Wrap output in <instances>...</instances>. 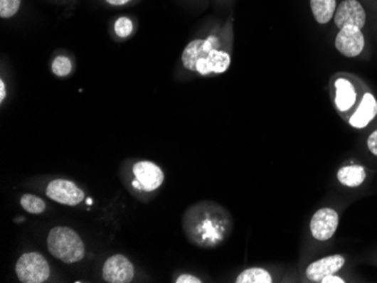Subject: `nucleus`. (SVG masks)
<instances>
[{
    "label": "nucleus",
    "mask_w": 377,
    "mask_h": 283,
    "mask_svg": "<svg viewBox=\"0 0 377 283\" xmlns=\"http://www.w3.org/2000/svg\"><path fill=\"white\" fill-rule=\"evenodd\" d=\"M218 46V40L215 36L190 42L182 53L184 67L201 76L223 74L230 68V55L219 50Z\"/></svg>",
    "instance_id": "f257e3e1"
},
{
    "label": "nucleus",
    "mask_w": 377,
    "mask_h": 283,
    "mask_svg": "<svg viewBox=\"0 0 377 283\" xmlns=\"http://www.w3.org/2000/svg\"><path fill=\"white\" fill-rule=\"evenodd\" d=\"M48 250L55 259L63 263H76L85 256V245L73 229L68 227H55L48 235Z\"/></svg>",
    "instance_id": "f03ea898"
},
{
    "label": "nucleus",
    "mask_w": 377,
    "mask_h": 283,
    "mask_svg": "<svg viewBox=\"0 0 377 283\" xmlns=\"http://www.w3.org/2000/svg\"><path fill=\"white\" fill-rule=\"evenodd\" d=\"M17 278L23 283H42L49 279L50 265L40 253H25L19 257L16 267Z\"/></svg>",
    "instance_id": "7ed1b4c3"
},
{
    "label": "nucleus",
    "mask_w": 377,
    "mask_h": 283,
    "mask_svg": "<svg viewBox=\"0 0 377 283\" xmlns=\"http://www.w3.org/2000/svg\"><path fill=\"white\" fill-rule=\"evenodd\" d=\"M134 181L132 186L137 190L152 192L157 190L164 182V173L152 161H138L132 167Z\"/></svg>",
    "instance_id": "20e7f679"
},
{
    "label": "nucleus",
    "mask_w": 377,
    "mask_h": 283,
    "mask_svg": "<svg viewBox=\"0 0 377 283\" xmlns=\"http://www.w3.org/2000/svg\"><path fill=\"white\" fill-rule=\"evenodd\" d=\"M46 193L53 201L70 207L80 205L85 199V194L74 182L61 178L51 181L48 184Z\"/></svg>",
    "instance_id": "39448f33"
},
{
    "label": "nucleus",
    "mask_w": 377,
    "mask_h": 283,
    "mask_svg": "<svg viewBox=\"0 0 377 283\" xmlns=\"http://www.w3.org/2000/svg\"><path fill=\"white\" fill-rule=\"evenodd\" d=\"M339 225V215L336 210L323 208L317 210L311 219L312 236L320 242H326L336 234Z\"/></svg>",
    "instance_id": "423d86ee"
},
{
    "label": "nucleus",
    "mask_w": 377,
    "mask_h": 283,
    "mask_svg": "<svg viewBox=\"0 0 377 283\" xmlns=\"http://www.w3.org/2000/svg\"><path fill=\"white\" fill-rule=\"evenodd\" d=\"M134 267L122 254H115L103 265V279L109 283H129L134 279Z\"/></svg>",
    "instance_id": "0eeeda50"
},
{
    "label": "nucleus",
    "mask_w": 377,
    "mask_h": 283,
    "mask_svg": "<svg viewBox=\"0 0 377 283\" xmlns=\"http://www.w3.org/2000/svg\"><path fill=\"white\" fill-rule=\"evenodd\" d=\"M365 38L361 28L347 25L340 28L336 38V48L344 57L354 58L361 55Z\"/></svg>",
    "instance_id": "6e6552de"
},
{
    "label": "nucleus",
    "mask_w": 377,
    "mask_h": 283,
    "mask_svg": "<svg viewBox=\"0 0 377 283\" xmlns=\"http://www.w3.org/2000/svg\"><path fill=\"white\" fill-rule=\"evenodd\" d=\"M334 23L338 28L347 25L363 28L366 23V13L357 0H344L336 9Z\"/></svg>",
    "instance_id": "1a4fd4ad"
},
{
    "label": "nucleus",
    "mask_w": 377,
    "mask_h": 283,
    "mask_svg": "<svg viewBox=\"0 0 377 283\" xmlns=\"http://www.w3.org/2000/svg\"><path fill=\"white\" fill-rule=\"evenodd\" d=\"M344 265V259L341 255L326 256L307 267V279L313 282H321L326 275L334 274L340 271Z\"/></svg>",
    "instance_id": "9d476101"
},
{
    "label": "nucleus",
    "mask_w": 377,
    "mask_h": 283,
    "mask_svg": "<svg viewBox=\"0 0 377 283\" xmlns=\"http://www.w3.org/2000/svg\"><path fill=\"white\" fill-rule=\"evenodd\" d=\"M377 115V101L372 94L366 93L361 100L357 111L350 117V126L356 129H363L368 126Z\"/></svg>",
    "instance_id": "9b49d317"
},
{
    "label": "nucleus",
    "mask_w": 377,
    "mask_h": 283,
    "mask_svg": "<svg viewBox=\"0 0 377 283\" xmlns=\"http://www.w3.org/2000/svg\"><path fill=\"white\" fill-rule=\"evenodd\" d=\"M356 102V90L347 79H338L336 82V105L340 111H347Z\"/></svg>",
    "instance_id": "f8f14e48"
},
{
    "label": "nucleus",
    "mask_w": 377,
    "mask_h": 283,
    "mask_svg": "<svg viewBox=\"0 0 377 283\" xmlns=\"http://www.w3.org/2000/svg\"><path fill=\"white\" fill-rule=\"evenodd\" d=\"M366 178V172L361 165H350L339 169L338 180L342 186L348 188H357L361 186Z\"/></svg>",
    "instance_id": "ddd939ff"
},
{
    "label": "nucleus",
    "mask_w": 377,
    "mask_h": 283,
    "mask_svg": "<svg viewBox=\"0 0 377 283\" xmlns=\"http://www.w3.org/2000/svg\"><path fill=\"white\" fill-rule=\"evenodd\" d=\"M311 9L317 22L326 24L336 11V0H311Z\"/></svg>",
    "instance_id": "4468645a"
},
{
    "label": "nucleus",
    "mask_w": 377,
    "mask_h": 283,
    "mask_svg": "<svg viewBox=\"0 0 377 283\" xmlns=\"http://www.w3.org/2000/svg\"><path fill=\"white\" fill-rule=\"evenodd\" d=\"M235 282L238 283H271L270 273L260 267H251L244 269L243 272L238 275Z\"/></svg>",
    "instance_id": "2eb2a0df"
},
{
    "label": "nucleus",
    "mask_w": 377,
    "mask_h": 283,
    "mask_svg": "<svg viewBox=\"0 0 377 283\" xmlns=\"http://www.w3.org/2000/svg\"><path fill=\"white\" fill-rule=\"evenodd\" d=\"M21 205L25 211L32 215H40L46 210V202L33 194H24L21 199Z\"/></svg>",
    "instance_id": "dca6fc26"
},
{
    "label": "nucleus",
    "mask_w": 377,
    "mask_h": 283,
    "mask_svg": "<svg viewBox=\"0 0 377 283\" xmlns=\"http://www.w3.org/2000/svg\"><path fill=\"white\" fill-rule=\"evenodd\" d=\"M51 70L57 77H66L73 70V63L66 55H58L52 61Z\"/></svg>",
    "instance_id": "f3484780"
},
{
    "label": "nucleus",
    "mask_w": 377,
    "mask_h": 283,
    "mask_svg": "<svg viewBox=\"0 0 377 283\" xmlns=\"http://www.w3.org/2000/svg\"><path fill=\"white\" fill-rule=\"evenodd\" d=\"M22 0H0V17L11 18L18 13Z\"/></svg>",
    "instance_id": "a211bd4d"
},
{
    "label": "nucleus",
    "mask_w": 377,
    "mask_h": 283,
    "mask_svg": "<svg viewBox=\"0 0 377 283\" xmlns=\"http://www.w3.org/2000/svg\"><path fill=\"white\" fill-rule=\"evenodd\" d=\"M115 32L119 38H128L134 31V23L129 17H119L115 22Z\"/></svg>",
    "instance_id": "6ab92c4d"
},
{
    "label": "nucleus",
    "mask_w": 377,
    "mask_h": 283,
    "mask_svg": "<svg viewBox=\"0 0 377 283\" xmlns=\"http://www.w3.org/2000/svg\"><path fill=\"white\" fill-rule=\"evenodd\" d=\"M367 146L373 155L377 156V130H375L367 140Z\"/></svg>",
    "instance_id": "aec40b11"
},
{
    "label": "nucleus",
    "mask_w": 377,
    "mask_h": 283,
    "mask_svg": "<svg viewBox=\"0 0 377 283\" xmlns=\"http://www.w3.org/2000/svg\"><path fill=\"white\" fill-rule=\"evenodd\" d=\"M176 283H200L201 280L198 279L197 277H193L191 274H181L176 281Z\"/></svg>",
    "instance_id": "412c9836"
},
{
    "label": "nucleus",
    "mask_w": 377,
    "mask_h": 283,
    "mask_svg": "<svg viewBox=\"0 0 377 283\" xmlns=\"http://www.w3.org/2000/svg\"><path fill=\"white\" fill-rule=\"evenodd\" d=\"M322 283H344V279L336 277L334 274L326 275V278H323Z\"/></svg>",
    "instance_id": "4be33fe9"
},
{
    "label": "nucleus",
    "mask_w": 377,
    "mask_h": 283,
    "mask_svg": "<svg viewBox=\"0 0 377 283\" xmlns=\"http://www.w3.org/2000/svg\"><path fill=\"white\" fill-rule=\"evenodd\" d=\"M130 1L132 0H105V3L111 6H124Z\"/></svg>",
    "instance_id": "5701e85b"
},
{
    "label": "nucleus",
    "mask_w": 377,
    "mask_h": 283,
    "mask_svg": "<svg viewBox=\"0 0 377 283\" xmlns=\"http://www.w3.org/2000/svg\"><path fill=\"white\" fill-rule=\"evenodd\" d=\"M6 94H7V92H6L5 82L1 79V80H0V102H1V103L5 101Z\"/></svg>",
    "instance_id": "b1692460"
}]
</instances>
